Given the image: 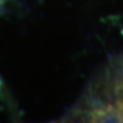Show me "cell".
<instances>
[{"label": "cell", "mask_w": 123, "mask_h": 123, "mask_svg": "<svg viewBox=\"0 0 123 123\" xmlns=\"http://www.w3.org/2000/svg\"><path fill=\"white\" fill-rule=\"evenodd\" d=\"M64 117L74 122H123V57L94 78Z\"/></svg>", "instance_id": "1"}, {"label": "cell", "mask_w": 123, "mask_h": 123, "mask_svg": "<svg viewBox=\"0 0 123 123\" xmlns=\"http://www.w3.org/2000/svg\"><path fill=\"white\" fill-rule=\"evenodd\" d=\"M9 1H10V0H0V9L4 8V6H5V4L9 3Z\"/></svg>", "instance_id": "2"}]
</instances>
